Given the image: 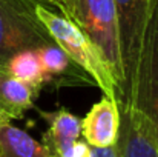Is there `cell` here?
<instances>
[{
    "mask_svg": "<svg viewBox=\"0 0 158 157\" xmlns=\"http://www.w3.org/2000/svg\"><path fill=\"white\" fill-rule=\"evenodd\" d=\"M152 5L154 0H115L123 65V86L118 103L131 105L134 100L140 55Z\"/></svg>",
    "mask_w": 158,
    "mask_h": 157,
    "instance_id": "cell-4",
    "label": "cell"
},
{
    "mask_svg": "<svg viewBox=\"0 0 158 157\" xmlns=\"http://www.w3.org/2000/svg\"><path fill=\"white\" fill-rule=\"evenodd\" d=\"M64 157H91V145L81 137L75 142L72 150Z\"/></svg>",
    "mask_w": 158,
    "mask_h": 157,
    "instance_id": "cell-13",
    "label": "cell"
},
{
    "mask_svg": "<svg viewBox=\"0 0 158 157\" xmlns=\"http://www.w3.org/2000/svg\"><path fill=\"white\" fill-rule=\"evenodd\" d=\"M64 17L72 20L103 52L118 82L121 96L123 65L115 0H69Z\"/></svg>",
    "mask_w": 158,
    "mask_h": 157,
    "instance_id": "cell-2",
    "label": "cell"
},
{
    "mask_svg": "<svg viewBox=\"0 0 158 157\" xmlns=\"http://www.w3.org/2000/svg\"><path fill=\"white\" fill-rule=\"evenodd\" d=\"M2 122H5V119H3V117H0V123H2Z\"/></svg>",
    "mask_w": 158,
    "mask_h": 157,
    "instance_id": "cell-16",
    "label": "cell"
},
{
    "mask_svg": "<svg viewBox=\"0 0 158 157\" xmlns=\"http://www.w3.org/2000/svg\"><path fill=\"white\" fill-rule=\"evenodd\" d=\"M40 65L43 69L45 82L55 83L57 86H72V85H94L92 79L63 51L57 43L42 46L37 50Z\"/></svg>",
    "mask_w": 158,
    "mask_h": 157,
    "instance_id": "cell-9",
    "label": "cell"
},
{
    "mask_svg": "<svg viewBox=\"0 0 158 157\" xmlns=\"http://www.w3.org/2000/svg\"><path fill=\"white\" fill-rule=\"evenodd\" d=\"M120 157H158V137L152 120L132 105L118 103Z\"/></svg>",
    "mask_w": 158,
    "mask_h": 157,
    "instance_id": "cell-6",
    "label": "cell"
},
{
    "mask_svg": "<svg viewBox=\"0 0 158 157\" xmlns=\"http://www.w3.org/2000/svg\"><path fill=\"white\" fill-rule=\"evenodd\" d=\"M0 74L14 77L39 89H42L46 85L37 50H26V51L17 52L0 68Z\"/></svg>",
    "mask_w": 158,
    "mask_h": 157,
    "instance_id": "cell-12",
    "label": "cell"
},
{
    "mask_svg": "<svg viewBox=\"0 0 158 157\" xmlns=\"http://www.w3.org/2000/svg\"><path fill=\"white\" fill-rule=\"evenodd\" d=\"M39 93L40 89L29 83L0 74V117L9 122L22 119L34 108Z\"/></svg>",
    "mask_w": 158,
    "mask_h": 157,
    "instance_id": "cell-10",
    "label": "cell"
},
{
    "mask_svg": "<svg viewBox=\"0 0 158 157\" xmlns=\"http://www.w3.org/2000/svg\"><path fill=\"white\" fill-rule=\"evenodd\" d=\"M0 157H54L42 143L9 120L0 123Z\"/></svg>",
    "mask_w": 158,
    "mask_h": 157,
    "instance_id": "cell-11",
    "label": "cell"
},
{
    "mask_svg": "<svg viewBox=\"0 0 158 157\" xmlns=\"http://www.w3.org/2000/svg\"><path fill=\"white\" fill-rule=\"evenodd\" d=\"M120 111L118 102L103 96L92 105L89 112L81 119V137L95 148L112 146L118 140Z\"/></svg>",
    "mask_w": 158,
    "mask_h": 157,
    "instance_id": "cell-7",
    "label": "cell"
},
{
    "mask_svg": "<svg viewBox=\"0 0 158 157\" xmlns=\"http://www.w3.org/2000/svg\"><path fill=\"white\" fill-rule=\"evenodd\" d=\"M42 119L48 123V131L42 136V143L54 154V157H64L81 139V119L60 108L57 111H39Z\"/></svg>",
    "mask_w": 158,
    "mask_h": 157,
    "instance_id": "cell-8",
    "label": "cell"
},
{
    "mask_svg": "<svg viewBox=\"0 0 158 157\" xmlns=\"http://www.w3.org/2000/svg\"><path fill=\"white\" fill-rule=\"evenodd\" d=\"M35 12L52 36L54 42L92 79L94 85L100 88L105 96L118 102V82L103 52L95 46V43L72 20L51 11L45 3L37 2Z\"/></svg>",
    "mask_w": 158,
    "mask_h": 157,
    "instance_id": "cell-1",
    "label": "cell"
},
{
    "mask_svg": "<svg viewBox=\"0 0 158 157\" xmlns=\"http://www.w3.org/2000/svg\"><path fill=\"white\" fill-rule=\"evenodd\" d=\"M91 157H120L118 146H117V143L112 146H106V148L91 146Z\"/></svg>",
    "mask_w": 158,
    "mask_h": 157,
    "instance_id": "cell-14",
    "label": "cell"
},
{
    "mask_svg": "<svg viewBox=\"0 0 158 157\" xmlns=\"http://www.w3.org/2000/svg\"><path fill=\"white\" fill-rule=\"evenodd\" d=\"M35 5L37 0H0V68L17 52L55 45Z\"/></svg>",
    "mask_w": 158,
    "mask_h": 157,
    "instance_id": "cell-3",
    "label": "cell"
},
{
    "mask_svg": "<svg viewBox=\"0 0 158 157\" xmlns=\"http://www.w3.org/2000/svg\"><path fill=\"white\" fill-rule=\"evenodd\" d=\"M37 2H40V3H48V5H51L54 8H57L58 11H60V14L61 15H64V12H66V8H68V2L69 0H37Z\"/></svg>",
    "mask_w": 158,
    "mask_h": 157,
    "instance_id": "cell-15",
    "label": "cell"
},
{
    "mask_svg": "<svg viewBox=\"0 0 158 157\" xmlns=\"http://www.w3.org/2000/svg\"><path fill=\"white\" fill-rule=\"evenodd\" d=\"M132 106L143 111L154 123L158 137V0H154L140 55Z\"/></svg>",
    "mask_w": 158,
    "mask_h": 157,
    "instance_id": "cell-5",
    "label": "cell"
}]
</instances>
